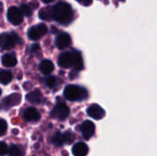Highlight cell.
I'll return each instance as SVG.
<instances>
[{"mask_svg":"<svg viewBox=\"0 0 157 156\" xmlns=\"http://www.w3.org/2000/svg\"><path fill=\"white\" fill-rule=\"evenodd\" d=\"M52 18L57 22L67 25L73 19V10L70 5L66 3H58L52 7Z\"/></svg>","mask_w":157,"mask_h":156,"instance_id":"cell-1","label":"cell"},{"mask_svg":"<svg viewBox=\"0 0 157 156\" xmlns=\"http://www.w3.org/2000/svg\"><path fill=\"white\" fill-rule=\"evenodd\" d=\"M58 64L63 68H69L74 66L75 70L80 71L83 68V60L78 52H63L59 56Z\"/></svg>","mask_w":157,"mask_h":156,"instance_id":"cell-2","label":"cell"},{"mask_svg":"<svg viewBox=\"0 0 157 156\" xmlns=\"http://www.w3.org/2000/svg\"><path fill=\"white\" fill-rule=\"evenodd\" d=\"M64 97L69 101H80L87 97V92L85 88L75 86L69 85L64 88Z\"/></svg>","mask_w":157,"mask_h":156,"instance_id":"cell-3","label":"cell"},{"mask_svg":"<svg viewBox=\"0 0 157 156\" xmlns=\"http://www.w3.org/2000/svg\"><path fill=\"white\" fill-rule=\"evenodd\" d=\"M18 40V37L14 33H2L0 35V48L3 50H10Z\"/></svg>","mask_w":157,"mask_h":156,"instance_id":"cell-4","label":"cell"},{"mask_svg":"<svg viewBox=\"0 0 157 156\" xmlns=\"http://www.w3.org/2000/svg\"><path fill=\"white\" fill-rule=\"evenodd\" d=\"M70 114V109L69 108L63 104V103H59L57 104L52 110L51 112V116L56 120H65Z\"/></svg>","mask_w":157,"mask_h":156,"instance_id":"cell-5","label":"cell"},{"mask_svg":"<svg viewBox=\"0 0 157 156\" xmlns=\"http://www.w3.org/2000/svg\"><path fill=\"white\" fill-rule=\"evenodd\" d=\"M47 31H48L47 27L44 24H39L29 29L28 36L30 40H37L40 39L42 36H44L47 33Z\"/></svg>","mask_w":157,"mask_h":156,"instance_id":"cell-6","label":"cell"},{"mask_svg":"<svg viewBox=\"0 0 157 156\" xmlns=\"http://www.w3.org/2000/svg\"><path fill=\"white\" fill-rule=\"evenodd\" d=\"M7 19L13 25H19L23 20V14L19 8L11 6L7 11Z\"/></svg>","mask_w":157,"mask_h":156,"instance_id":"cell-7","label":"cell"},{"mask_svg":"<svg viewBox=\"0 0 157 156\" xmlns=\"http://www.w3.org/2000/svg\"><path fill=\"white\" fill-rule=\"evenodd\" d=\"M86 112H87V115L89 117H91L92 119L97 120H101L105 117V110L100 106H98V104L91 105L87 108Z\"/></svg>","mask_w":157,"mask_h":156,"instance_id":"cell-8","label":"cell"},{"mask_svg":"<svg viewBox=\"0 0 157 156\" xmlns=\"http://www.w3.org/2000/svg\"><path fill=\"white\" fill-rule=\"evenodd\" d=\"M81 132L86 140H89L95 134V125L90 120H86L81 125Z\"/></svg>","mask_w":157,"mask_h":156,"instance_id":"cell-9","label":"cell"},{"mask_svg":"<svg viewBox=\"0 0 157 156\" xmlns=\"http://www.w3.org/2000/svg\"><path fill=\"white\" fill-rule=\"evenodd\" d=\"M23 118L27 121L34 122V121H38L40 119V115L39 111L36 108H28L23 113Z\"/></svg>","mask_w":157,"mask_h":156,"instance_id":"cell-10","label":"cell"},{"mask_svg":"<svg viewBox=\"0 0 157 156\" xmlns=\"http://www.w3.org/2000/svg\"><path fill=\"white\" fill-rule=\"evenodd\" d=\"M55 44L58 49L62 50L64 48H67L71 44V37L67 33H61L57 36Z\"/></svg>","mask_w":157,"mask_h":156,"instance_id":"cell-11","label":"cell"},{"mask_svg":"<svg viewBox=\"0 0 157 156\" xmlns=\"http://www.w3.org/2000/svg\"><path fill=\"white\" fill-rule=\"evenodd\" d=\"M72 153L74 156H86L88 154V147L84 143H78L74 145Z\"/></svg>","mask_w":157,"mask_h":156,"instance_id":"cell-12","label":"cell"},{"mask_svg":"<svg viewBox=\"0 0 157 156\" xmlns=\"http://www.w3.org/2000/svg\"><path fill=\"white\" fill-rule=\"evenodd\" d=\"M21 96L19 94H12L3 100V105L5 106V108H11L13 106L19 104Z\"/></svg>","mask_w":157,"mask_h":156,"instance_id":"cell-13","label":"cell"},{"mask_svg":"<svg viewBox=\"0 0 157 156\" xmlns=\"http://www.w3.org/2000/svg\"><path fill=\"white\" fill-rule=\"evenodd\" d=\"M40 70L43 74H50L53 72L54 70V65L53 63L49 61V60H43L40 64Z\"/></svg>","mask_w":157,"mask_h":156,"instance_id":"cell-14","label":"cell"},{"mask_svg":"<svg viewBox=\"0 0 157 156\" xmlns=\"http://www.w3.org/2000/svg\"><path fill=\"white\" fill-rule=\"evenodd\" d=\"M26 98L29 102L32 104H40L42 101V95L39 90H35V91L29 93Z\"/></svg>","mask_w":157,"mask_h":156,"instance_id":"cell-15","label":"cell"},{"mask_svg":"<svg viewBox=\"0 0 157 156\" xmlns=\"http://www.w3.org/2000/svg\"><path fill=\"white\" fill-rule=\"evenodd\" d=\"M1 62L6 67H14L17 64V58L14 54H5L2 57Z\"/></svg>","mask_w":157,"mask_h":156,"instance_id":"cell-16","label":"cell"},{"mask_svg":"<svg viewBox=\"0 0 157 156\" xmlns=\"http://www.w3.org/2000/svg\"><path fill=\"white\" fill-rule=\"evenodd\" d=\"M13 76L12 74L9 71L6 70H2L0 71V83L3 85H7L11 82Z\"/></svg>","mask_w":157,"mask_h":156,"instance_id":"cell-17","label":"cell"},{"mask_svg":"<svg viewBox=\"0 0 157 156\" xmlns=\"http://www.w3.org/2000/svg\"><path fill=\"white\" fill-rule=\"evenodd\" d=\"M39 17L43 20H50L52 18V7H43L40 13Z\"/></svg>","mask_w":157,"mask_h":156,"instance_id":"cell-18","label":"cell"},{"mask_svg":"<svg viewBox=\"0 0 157 156\" xmlns=\"http://www.w3.org/2000/svg\"><path fill=\"white\" fill-rule=\"evenodd\" d=\"M45 83L46 85L50 87V88H52V89H56L58 88L59 85H60V81L54 77V76H49L45 79Z\"/></svg>","mask_w":157,"mask_h":156,"instance_id":"cell-19","label":"cell"},{"mask_svg":"<svg viewBox=\"0 0 157 156\" xmlns=\"http://www.w3.org/2000/svg\"><path fill=\"white\" fill-rule=\"evenodd\" d=\"M62 136H63V144L72 143L74 142V140H75V135L71 131H65V132L62 133Z\"/></svg>","mask_w":157,"mask_h":156,"instance_id":"cell-20","label":"cell"},{"mask_svg":"<svg viewBox=\"0 0 157 156\" xmlns=\"http://www.w3.org/2000/svg\"><path fill=\"white\" fill-rule=\"evenodd\" d=\"M52 142L53 144H55L56 146H61V145H63V136H62V133L61 132H56L52 139Z\"/></svg>","mask_w":157,"mask_h":156,"instance_id":"cell-21","label":"cell"},{"mask_svg":"<svg viewBox=\"0 0 157 156\" xmlns=\"http://www.w3.org/2000/svg\"><path fill=\"white\" fill-rule=\"evenodd\" d=\"M7 154H8V156H23V153L20 150V148L16 145H13L12 147H10Z\"/></svg>","mask_w":157,"mask_h":156,"instance_id":"cell-22","label":"cell"},{"mask_svg":"<svg viewBox=\"0 0 157 156\" xmlns=\"http://www.w3.org/2000/svg\"><path fill=\"white\" fill-rule=\"evenodd\" d=\"M20 11L22 12L23 16H25V17H30V15L32 14V9L27 5H21Z\"/></svg>","mask_w":157,"mask_h":156,"instance_id":"cell-23","label":"cell"},{"mask_svg":"<svg viewBox=\"0 0 157 156\" xmlns=\"http://www.w3.org/2000/svg\"><path fill=\"white\" fill-rule=\"evenodd\" d=\"M8 152V148H7V145L3 143V142H0V156L6 155Z\"/></svg>","mask_w":157,"mask_h":156,"instance_id":"cell-24","label":"cell"},{"mask_svg":"<svg viewBox=\"0 0 157 156\" xmlns=\"http://www.w3.org/2000/svg\"><path fill=\"white\" fill-rule=\"evenodd\" d=\"M7 129V124L4 120H0V136L5 134Z\"/></svg>","mask_w":157,"mask_h":156,"instance_id":"cell-25","label":"cell"},{"mask_svg":"<svg viewBox=\"0 0 157 156\" xmlns=\"http://www.w3.org/2000/svg\"><path fill=\"white\" fill-rule=\"evenodd\" d=\"M78 3H80L81 5L83 6H88L92 4V0H76Z\"/></svg>","mask_w":157,"mask_h":156,"instance_id":"cell-26","label":"cell"},{"mask_svg":"<svg viewBox=\"0 0 157 156\" xmlns=\"http://www.w3.org/2000/svg\"><path fill=\"white\" fill-rule=\"evenodd\" d=\"M38 50H40V47L38 46V44H34V45L31 47V51H33V52H35V51H38Z\"/></svg>","mask_w":157,"mask_h":156,"instance_id":"cell-27","label":"cell"},{"mask_svg":"<svg viewBox=\"0 0 157 156\" xmlns=\"http://www.w3.org/2000/svg\"><path fill=\"white\" fill-rule=\"evenodd\" d=\"M43 3H45V4H49V3H52V2H53L54 0H41Z\"/></svg>","mask_w":157,"mask_h":156,"instance_id":"cell-28","label":"cell"},{"mask_svg":"<svg viewBox=\"0 0 157 156\" xmlns=\"http://www.w3.org/2000/svg\"><path fill=\"white\" fill-rule=\"evenodd\" d=\"M102 1H103V2H107L108 0H102Z\"/></svg>","mask_w":157,"mask_h":156,"instance_id":"cell-29","label":"cell"},{"mask_svg":"<svg viewBox=\"0 0 157 156\" xmlns=\"http://www.w3.org/2000/svg\"><path fill=\"white\" fill-rule=\"evenodd\" d=\"M1 93H2V91H1V89H0V96H1Z\"/></svg>","mask_w":157,"mask_h":156,"instance_id":"cell-30","label":"cell"},{"mask_svg":"<svg viewBox=\"0 0 157 156\" xmlns=\"http://www.w3.org/2000/svg\"><path fill=\"white\" fill-rule=\"evenodd\" d=\"M121 1H123V0H121Z\"/></svg>","mask_w":157,"mask_h":156,"instance_id":"cell-31","label":"cell"}]
</instances>
